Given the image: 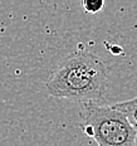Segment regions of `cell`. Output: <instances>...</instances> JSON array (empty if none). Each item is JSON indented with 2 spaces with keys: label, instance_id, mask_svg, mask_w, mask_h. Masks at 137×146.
<instances>
[{
  "label": "cell",
  "instance_id": "obj_1",
  "mask_svg": "<svg viewBox=\"0 0 137 146\" xmlns=\"http://www.w3.org/2000/svg\"><path fill=\"white\" fill-rule=\"evenodd\" d=\"M45 88L57 98L98 103L107 93L108 72L97 56L74 52L62 59L45 82Z\"/></svg>",
  "mask_w": 137,
  "mask_h": 146
},
{
  "label": "cell",
  "instance_id": "obj_2",
  "mask_svg": "<svg viewBox=\"0 0 137 146\" xmlns=\"http://www.w3.org/2000/svg\"><path fill=\"white\" fill-rule=\"evenodd\" d=\"M79 127L98 146H137V131L123 113L112 106L82 103Z\"/></svg>",
  "mask_w": 137,
  "mask_h": 146
},
{
  "label": "cell",
  "instance_id": "obj_3",
  "mask_svg": "<svg viewBox=\"0 0 137 146\" xmlns=\"http://www.w3.org/2000/svg\"><path fill=\"white\" fill-rule=\"evenodd\" d=\"M111 106L114 110L120 111L121 113H123L127 120L130 121V123L135 127V130L137 131V97L127 100V101L113 103Z\"/></svg>",
  "mask_w": 137,
  "mask_h": 146
},
{
  "label": "cell",
  "instance_id": "obj_4",
  "mask_svg": "<svg viewBox=\"0 0 137 146\" xmlns=\"http://www.w3.org/2000/svg\"><path fill=\"white\" fill-rule=\"evenodd\" d=\"M106 0H82V7L84 11L89 14H98L105 8Z\"/></svg>",
  "mask_w": 137,
  "mask_h": 146
},
{
  "label": "cell",
  "instance_id": "obj_5",
  "mask_svg": "<svg viewBox=\"0 0 137 146\" xmlns=\"http://www.w3.org/2000/svg\"><path fill=\"white\" fill-rule=\"evenodd\" d=\"M121 48L120 47H113V48H111V53L112 54H120L121 53Z\"/></svg>",
  "mask_w": 137,
  "mask_h": 146
}]
</instances>
